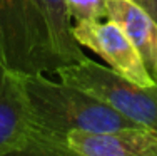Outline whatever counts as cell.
<instances>
[{
	"mask_svg": "<svg viewBox=\"0 0 157 156\" xmlns=\"http://www.w3.org/2000/svg\"><path fill=\"white\" fill-rule=\"evenodd\" d=\"M40 12L44 14L48 29H50L52 39H54L55 49L60 54L65 64L84 61L85 54L78 42L74 37L72 17L67 10L65 0H33Z\"/></svg>",
	"mask_w": 157,
	"mask_h": 156,
	"instance_id": "8",
	"label": "cell"
},
{
	"mask_svg": "<svg viewBox=\"0 0 157 156\" xmlns=\"http://www.w3.org/2000/svg\"><path fill=\"white\" fill-rule=\"evenodd\" d=\"M65 5L77 22L107 18V0H65Z\"/></svg>",
	"mask_w": 157,
	"mask_h": 156,
	"instance_id": "10",
	"label": "cell"
},
{
	"mask_svg": "<svg viewBox=\"0 0 157 156\" xmlns=\"http://www.w3.org/2000/svg\"><path fill=\"white\" fill-rule=\"evenodd\" d=\"M0 156H84L80 151L72 148L67 141L44 136L30 131L27 138L18 146L5 151Z\"/></svg>",
	"mask_w": 157,
	"mask_h": 156,
	"instance_id": "9",
	"label": "cell"
},
{
	"mask_svg": "<svg viewBox=\"0 0 157 156\" xmlns=\"http://www.w3.org/2000/svg\"><path fill=\"white\" fill-rule=\"evenodd\" d=\"M20 76L29 104L30 131L67 141L72 131L107 133L142 128L78 86L55 82L44 72Z\"/></svg>",
	"mask_w": 157,
	"mask_h": 156,
	"instance_id": "1",
	"label": "cell"
},
{
	"mask_svg": "<svg viewBox=\"0 0 157 156\" xmlns=\"http://www.w3.org/2000/svg\"><path fill=\"white\" fill-rule=\"evenodd\" d=\"M132 2H136V3H139V5L142 7V0H132ZM142 9H144V7H142Z\"/></svg>",
	"mask_w": 157,
	"mask_h": 156,
	"instance_id": "12",
	"label": "cell"
},
{
	"mask_svg": "<svg viewBox=\"0 0 157 156\" xmlns=\"http://www.w3.org/2000/svg\"><path fill=\"white\" fill-rule=\"evenodd\" d=\"M142 7L151 14V17L157 22V0H142Z\"/></svg>",
	"mask_w": 157,
	"mask_h": 156,
	"instance_id": "11",
	"label": "cell"
},
{
	"mask_svg": "<svg viewBox=\"0 0 157 156\" xmlns=\"http://www.w3.org/2000/svg\"><path fill=\"white\" fill-rule=\"evenodd\" d=\"M74 37L80 47H89L104 59L112 70L140 86L155 84L129 37L110 18L82 20L74 25Z\"/></svg>",
	"mask_w": 157,
	"mask_h": 156,
	"instance_id": "4",
	"label": "cell"
},
{
	"mask_svg": "<svg viewBox=\"0 0 157 156\" xmlns=\"http://www.w3.org/2000/svg\"><path fill=\"white\" fill-rule=\"evenodd\" d=\"M0 61L18 74H55L65 64L33 0H0Z\"/></svg>",
	"mask_w": 157,
	"mask_h": 156,
	"instance_id": "2",
	"label": "cell"
},
{
	"mask_svg": "<svg viewBox=\"0 0 157 156\" xmlns=\"http://www.w3.org/2000/svg\"><path fill=\"white\" fill-rule=\"evenodd\" d=\"M107 18L124 30L157 84V22L132 0H107Z\"/></svg>",
	"mask_w": 157,
	"mask_h": 156,
	"instance_id": "7",
	"label": "cell"
},
{
	"mask_svg": "<svg viewBox=\"0 0 157 156\" xmlns=\"http://www.w3.org/2000/svg\"><path fill=\"white\" fill-rule=\"evenodd\" d=\"M30 133L22 76L0 61V154L18 146Z\"/></svg>",
	"mask_w": 157,
	"mask_h": 156,
	"instance_id": "6",
	"label": "cell"
},
{
	"mask_svg": "<svg viewBox=\"0 0 157 156\" xmlns=\"http://www.w3.org/2000/svg\"><path fill=\"white\" fill-rule=\"evenodd\" d=\"M55 74L63 82L92 92L136 124L157 133V84H136L90 59L63 64Z\"/></svg>",
	"mask_w": 157,
	"mask_h": 156,
	"instance_id": "3",
	"label": "cell"
},
{
	"mask_svg": "<svg viewBox=\"0 0 157 156\" xmlns=\"http://www.w3.org/2000/svg\"><path fill=\"white\" fill-rule=\"evenodd\" d=\"M67 143L84 156H157V133L145 128L107 133L72 131Z\"/></svg>",
	"mask_w": 157,
	"mask_h": 156,
	"instance_id": "5",
	"label": "cell"
}]
</instances>
